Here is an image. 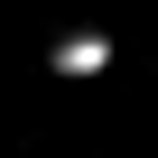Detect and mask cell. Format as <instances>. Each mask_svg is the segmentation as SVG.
Returning a JSON list of instances; mask_svg holds the SVG:
<instances>
[{
    "mask_svg": "<svg viewBox=\"0 0 158 158\" xmlns=\"http://www.w3.org/2000/svg\"><path fill=\"white\" fill-rule=\"evenodd\" d=\"M102 65H112V37H93V28H74L56 47V74H102Z\"/></svg>",
    "mask_w": 158,
    "mask_h": 158,
    "instance_id": "obj_1",
    "label": "cell"
}]
</instances>
